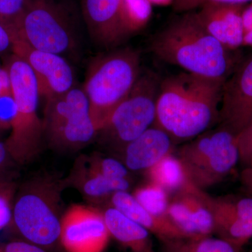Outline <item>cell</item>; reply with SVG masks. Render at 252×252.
<instances>
[{
	"label": "cell",
	"instance_id": "obj_1",
	"mask_svg": "<svg viewBox=\"0 0 252 252\" xmlns=\"http://www.w3.org/2000/svg\"><path fill=\"white\" fill-rule=\"evenodd\" d=\"M225 80L181 72L160 81L154 125L173 142H189L218 124Z\"/></svg>",
	"mask_w": 252,
	"mask_h": 252
},
{
	"label": "cell",
	"instance_id": "obj_2",
	"mask_svg": "<svg viewBox=\"0 0 252 252\" xmlns=\"http://www.w3.org/2000/svg\"><path fill=\"white\" fill-rule=\"evenodd\" d=\"M150 51L165 63L185 72L226 80L238 63V56L209 34L194 11L172 20L153 36Z\"/></svg>",
	"mask_w": 252,
	"mask_h": 252
},
{
	"label": "cell",
	"instance_id": "obj_3",
	"mask_svg": "<svg viewBox=\"0 0 252 252\" xmlns=\"http://www.w3.org/2000/svg\"><path fill=\"white\" fill-rule=\"evenodd\" d=\"M65 180L36 176L18 186L9 229L18 238L44 249L60 243L61 196Z\"/></svg>",
	"mask_w": 252,
	"mask_h": 252
},
{
	"label": "cell",
	"instance_id": "obj_4",
	"mask_svg": "<svg viewBox=\"0 0 252 252\" xmlns=\"http://www.w3.org/2000/svg\"><path fill=\"white\" fill-rule=\"evenodd\" d=\"M3 60L14 103L10 133L4 143L14 161L21 166L38 157L44 141L43 122L37 112L40 94L34 73L21 58L12 53Z\"/></svg>",
	"mask_w": 252,
	"mask_h": 252
},
{
	"label": "cell",
	"instance_id": "obj_5",
	"mask_svg": "<svg viewBox=\"0 0 252 252\" xmlns=\"http://www.w3.org/2000/svg\"><path fill=\"white\" fill-rule=\"evenodd\" d=\"M140 73V54L129 47L99 55L91 63L83 90L97 131L129 94Z\"/></svg>",
	"mask_w": 252,
	"mask_h": 252
},
{
	"label": "cell",
	"instance_id": "obj_6",
	"mask_svg": "<svg viewBox=\"0 0 252 252\" xmlns=\"http://www.w3.org/2000/svg\"><path fill=\"white\" fill-rule=\"evenodd\" d=\"M160 81L155 73H140L129 94L97 132L101 144L120 156L127 144L154 125Z\"/></svg>",
	"mask_w": 252,
	"mask_h": 252
},
{
	"label": "cell",
	"instance_id": "obj_7",
	"mask_svg": "<svg viewBox=\"0 0 252 252\" xmlns=\"http://www.w3.org/2000/svg\"><path fill=\"white\" fill-rule=\"evenodd\" d=\"M177 157L188 180L205 190L224 180L240 160L236 135L219 126L184 144Z\"/></svg>",
	"mask_w": 252,
	"mask_h": 252
},
{
	"label": "cell",
	"instance_id": "obj_8",
	"mask_svg": "<svg viewBox=\"0 0 252 252\" xmlns=\"http://www.w3.org/2000/svg\"><path fill=\"white\" fill-rule=\"evenodd\" d=\"M44 139L50 148L61 153L77 152L97 138V131L83 88L46 99Z\"/></svg>",
	"mask_w": 252,
	"mask_h": 252
},
{
	"label": "cell",
	"instance_id": "obj_9",
	"mask_svg": "<svg viewBox=\"0 0 252 252\" xmlns=\"http://www.w3.org/2000/svg\"><path fill=\"white\" fill-rule=\"evenodd\" d=\"M11 31L15 38L39 51L64 57L77 50L72 20L56 0H31Z\"/></svg>",
	"mask_w": 252,
	"mask_h": 252
},
{
	"label": "cell",
	"instance_id": "obj_10",
	"mask_svg": "<svg viewBox=\"0 0 252 252\" xmlns=\"http://www.w3.org/2000/svg\"><path fill=\"white\" fill-rule=\"evenodd\" d=\"M103 212L74 204L63 213L60 243L67 252H103L110 238Z\"/></svg>",
	"mask_w": 252,
	"mask_h": 252
},
{
	"label": "cell",
	"instance_id": "obj_11",
	"mask_svg": "<svg viewBox=\"0 0 252 252\" xmlns=\"http://www.w3.org/2000/svg\"><path fill=\"white\" fill-rule=\"evenodd\" d=\"M205 198L213 220V235L243 249L252 238V197H215L205 192Z\"/></svg>",
	"mask_w": 252,
	"mask_h": 252
},
{
	"label": "cell",
	"instance_id": "obj_12",
	"mask_svg": "<svg viewBox=\"0 0 252 252\" xmlns=\"http://www.w3.org/2000/svg\"><path fill=\"white\" fill-rule=\"evenodd\" d=\"M13 53L31 68L46 99L66 94L75 87V75L69 62L60 55L33 49L14 36Z\"/></svg>",
	"mask_w": 252,
	"mask_h": 252
},
{
	"label": "cell",
	"instance_id": "obj_13",
	"mask_svg": "<svg viewBox=\"0 0 252 252\" xmlns=\"http://www.w3.org/2000/svg\"><path fill=\"white\" fill-rule=\"evenodd\" d=\"M252 119V55L237 64L222 89L219 126L235 135Z\"/></svg>",
	"mask_w": 252,
	"mask_h": 252
},
{
	"label": "cell",
	"instance_id": "obj_14",
	"mask_svg": "<svg viewBox=\"0 0 252 252\" xmlns=\"http://www.w3.org/2000/svg\"><path fill=\"white\" fill-rule=\"evenodd\" d=\"M205 190L189 181L169 195L167 215L190 235H213V220L205 198Z\"/></svg>",
	"mask_w": 252,
	"mask_h": 252
},
{
	"label": "cell",
	"instance_id": "obj_15",
	"mask_svg": "<svg viewBox=\"0 0 252 252\" xmlns=\"http://www.w3.org/2000/svg\"><path fill=\"white\" fill-rule=\"evenodd\" d=\"M122 0H81L83 16L94 44L116 47L129 34L122 18Z\"/></svg>",
	"mask_w": 252,
	"mask_h": 252
},
{
	"label": "cell",
	"instance_id": "obj_16",
	"mask_svg": "<svg viewBox=\"0 0 252 252\" xmlns=\"http://www.w3.org/2000/svg\"><path fill=\"white\" fill-rule=\"evenodd\" d=\"M247 5L209 3L195 14L209 34L227 49L235 51L243 46V15Z\"/></svg>",
	"mask_w": 252,
	"mask_h": 252
},
{
	"label": "cell",
	"instance_id": "obj_17",
	"mask_svg": "<svg viewBox=\"0 0 252 252\" xmlns=\"http://www.w3.org/2000/svg\"><path fill=\"white\" fill-rule=\"evenodd\" d=\"M173 143L165 130L153 125L126 146L122 162L127 170L146 171L171 154Z\"/></svg>",
	"mask_w": 252,
	"mask_h": 252
},
{
	"label": "cell",
	"instance_id": "obj_18",
	"mask_svg": "<svg viewBox=\"0 0 252 252\" xmlns=\"http://www.w3.org/2000/svg\"><path fill=\"white\" fill-rule=\"evenodd\" d=\"M109 205L138 223L158 240L193 236L186 233L168 217L158 216L144 208L128 191H118L109 198Z\"/></svg>",
	"mask_w": 252,
	"mask_h": 252
},
{
	"label": "cell",
	"instance_id": "obj_19",
	"mask_svg": "<svg viewBox=\"0 0 252 252\" xmlns=\"http://www.w3.org/2000/svg\"><path fill=\"white\" fill-rule=\"evenodd\" d=\"M64 180L67 186L75 187L84 198L94 203L109 201L116 192L127 191L130 187V179L106 178L91 170L84 158L76 162L69 177Z\"/></svg>",
	"mask_w": 252,
	"mask_h": 252
},
{
	"label": "cell",
	"instance_id": "obj_20",
	"mask_svg": "<svg viewBox=\"0 0 252 252\" xmlns=\"http://www.w3.org/2000/svg\"><path fill=\"white\" fill-rule=\"evenodd\" d=\"M109 234L130 252H157L151 233L114 207L102 210Z\"/></svg>",
	"mask_w": 252,
	"mask_h": 252
},
{
	"label": "cell",
	"instance_id": "obj_21",
	"mask_svg": "<svg viewBox=\"0 0 252 252\" xmlns=\"http://www.w3.org/2000/svg\"><path fill=\"white\" fill-rule=\"evenodd\" d=\"M160 252H240L242 249L211 235L158 240Z\"/></svg>",
	"mask_w": 252,
	"mask_h": 252
},
{
	"label": "cell",
	"instance_id": "obj_22",
	"mask_svg": "<svg viewBox=\"0 0 252 252\" xmlns=\"http://www.w3.org/2000/svg\"><path fill=\"white\" fill-rule=\"evenodd\" d=\"M145 172L149 182L160 186L169 195L189 182L180 159L172 153Z\"/></svg>",
	"mask_w": 252,
	"mask_h": 252
},
{
	"label": "cell",
	"instance_id": "obj_23",
	"mask_svg": "<svg viewBox=\"0 0 252 252\" xmlns=\"http://www.w3.org/2000/svg\"><path fill=\"white\" fill-rule=\"evenodd\" d=\"M132 194L147 211L158 216L167 217L169 194L160 186L149 182L136 189Z\"/></svg>",
	"mask_w": 252,
	"mask_h": 252
},
{
	"label": "cell",
	"instance_id": "obj_24",
	"mask_svg": "<svg viewBox=\"0 0 252 252\" xmlns=\"http://www.w3.org/2000/svg\"><path fill=\"white\" fill-rule=\"evenodd\" d=\"M152 13L150 0H122V21L129 34L144 27Z\"/></svg>",
	"mask_w": 252,
	"mask_h": 252
},
{
	"label": "cell",
	"instance_id": "obj_25",
	"mask_svg": "<svg viewBox=\"0 0 252 252\" xmlns=\"http://www.w3.org/2000/svg\"><path fill=\"white\" fill-rule=\"evenodd\" d=\"M85 161L91 170L106 178L112 180L129 179L127 167L122 161L114 158L94 155L85 159Z\"/></svg>",
	"mask_w": 252,
	"mask_h": 252
},
{
	"label": "cell",
	"instance_id": "obj_26",
	"mask_svg": "<svg viewBox=\"0 0 252 252\" xmlns=\"http://www.w3.org/2000/svg\"><path fill=\"white\" fill-rule=\"evenodd\" d=\"M16 177L0 180V232L10 228L13 207L18 188Z\"/></svg>",
	"mask_w": 252,
	"mask_h": 252
},
{
	"label": "cell",
	"instance_id": "obj_27",
	"mask_svg": "<svg viewBox=\"0 0 252 252\" xmlns=\"http://www.w3.org/2000/svg\"><path fill=\"white\" fill-rule=\"evenodd\" d=\"M14 103L7 71L0 64V122L10 126L14 115Z\"/></svg>",
	"mask_w": 252,
	"mask_h": 252
},
{
	"label": "cell",
	"instance_id": "obj_28",
	"mask_svg": "<svg viewBox=\"0 0 252 252\" xmlns=\"http://www.w3.org/2000/svg\"><path fill=\"white\" fill-rule=\"evenodd\" d=\"M31 1V0H0V23L11 31Z\"/></svg>",
	"mask_w": 252,
	"mask_h": 252
},
{
	"label": "cell",
	"instance_id": "obj_29",
	"mask_svg": "<svg viewBox=\"0 0 252 252\" xmlns=\"http://www.w3.org/2000/svg\"><path fill=\"white\" fill-rule=\"evenodd\" d=\"M252 0H172V9L176 13L184 14L201 7L209 3L248 4Z\"/></svg>",
	"mask_w": 252,
	"mask_h": 252
},
{
	"label": "cell",
	"instance_id": "obj_30",
	"mask_svg": "<svg viewBox=\"0 0 252 252\" xmlns=\"http://www.w3.org/2000/svg\"><path fill=\"white\" fill-rule=\"evenodd\" d=\"M240 160L248 166L252 155V119L248 126L236 135Z\"/></svg>",
	"mask_w": 252,
	"mask_h": 252
},
{
	"label": "cell",
	"instance_id": "obj_31",
	"mask_svg": "<svg viewBox=\"0 0 252 252\" xmlns=\"http://www.w3.org/2000/svg\"><path fill=\"white\" fill-rule=\"evenodd\" d=\"M18 166L8 152L4 140H0V180L17 177Z\"/></svg>",
	"mask_w": 252,
	"mask_h": 252
},
{
	"label": "cell",
	"instance_id": "obj_32",
	"mask_svg": "<svg viewBox=\"0 0 252 252\" xmlns=\"http://www.w3.org/2000/svg\"><path fill=\"white\" fill-rule=\"evenodd\" d=\"M0 252H48L45 249L29 243L22 239L16 238L0 243Z\"/></svg>",
	"mask_w": 252,
	"mask_h": 252
},
{
	"label": "cell",
	"instance_id": "obj_33",
	"mask_svg": "<svg viewBox=\"0 0 252 252\" xmlns=\"http://www.w3.org/2000/svg\"><path fill=\"white\" fill-rule=\"evenodd\" d=\"M14 35L9 28L0 23V58L12 54Z\"/></svg>",
	"mask_w": 252,
	"mask_h": 252
},
{
	"label": "cell",
	"instance_id": "obj_34",
	"mask_svg": "<svg viewBox=\"0 0 252 252\" xmlns=\"http://www.w3.org/2000/svg\"><path fill=\"white\" fill-rule=\"evenodd\" d=\"M243 46L252 47V1L244 10Z\"/></svg>",
	"mask_w": 252,
	"mask_h": 252
},
{
	"label": "cell",
	"instance_id": "obj_35",
	"mask_svg": "<svg viewBox=\"0 0 252 252\" xmlns=\"http://www.w3.org/2000/svg\"><path fill=\"white\" fill-rule=\"evenodd\" d=\"M240 182L247 195L252 197V168L247 167L240 173Z\"/></svg>",
	"mask_w": 252,
	"mask_h": 252
},
{
	"label": "cell",
	"instance_id": "obj_36",
	"mask_svg": "<svg viewBox=\"0 0 252 252\" xmlns=\"http://www.w3.org/2000/svg\"><path fill=\"white\" fill-rule=\"evenodd\" d=\"M9 129H10L9 126L6 125V124H4V123L0 122V133L3 132V131L9 130Z\"/></svg>",
	"mask_w": 252,
	"mask_h": 252
},
{
	"label": "cell",
	"instance_id": "obj_37",
	"mask_svg": "<svg viewBox=\"0 0 252 252\" xmlns=\"http://www.w3.org/2000/svg\"><path fill=\"white\" fill-rule=\"evenodd\" d=\"M247 167H250L252 168V155L251 158H250V161H249L248 166Z\"/></svg>",
	"mask_w": 252,
	"mask_h": 252
}]
</instances>
